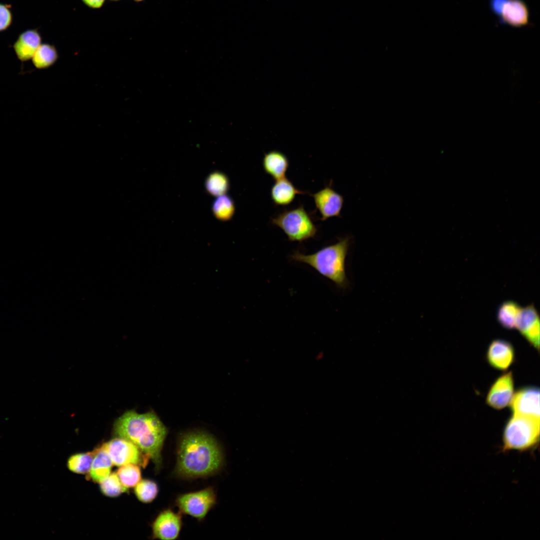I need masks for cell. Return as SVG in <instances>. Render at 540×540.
<instances>
[{"label": "cell", "instance_id": "1", "mask_svg": "<svg viewBox=\"0 0 540 540\" xmlns=\"http://www.w3.org/2000/svg\"><path fill=\"white\" fill-rule=\"evenodd\" d=\"M224 464L220 445L208 434L192 431L180 438L174 472L183 478H204L216 474Z\"/></svg>", "mask_w": 540, "mask_h": 540}, {"label": "cell", "instance_id": "2", "mask_svg": "<svg viewBox=\"0 0 540 540\" xmlns=\"http://www.w3.org/2000/svg\"><path fill=\"white\" fill-rule=\"evenodd\" d=\"M114 431L119 438L132 442L148 456L156 470L161 468L162 451L168 430L154 412L128 411L116 420Z\"/></svg>", "mask_w": 540, "mask_h": 540}, {"label": "cell", "instance_id": "3", "mask_svg": "<svg viewBox=\"0 0 540 540\" xmlns=\"http://www.w3.org/2000/svg\"><path fill=\"white\" fill-rule=\"evenodd\" d=\"M350 240L347 236L314 254H304L296 252L290 258L292 260L308 264L338 288H345L348 284L346 274L345 260Z\"/></svg>", "mask_w": 540, "mask_h": 540}, {"label": "cell", "instance_id": "4", "mask_svg": "<svg viewBox=\"0 0 540 540\" xmlns=\"http://www.w3.org/2000/svg\"><path fill=\"white\" fill-rule=\"evenodd\" d=\"M540 439V420L512 414L502 434L504 451H526L536 446Z\"/></svg>", "mask_w": 540, "mask_h": 540}, {"label": "cell", "instance_id": "5", "mask_svg": "<svg viewBox=\"0 0 540 540\" xmlns=\"http://www.w3.org/2000/svg\"><path fill=\"white\" fill-rule=\"evenodd\" d=\"M272 223L282 229L292 242H301L312 238L318 232L302 206L278 214L272 218Z\"/></svg>", "mask_w": 540, "mask_h": 540}, {"label": "cell", "instance_id": "6", "mask_svg": "<svg viewBox=\"0 0 540 540\" xmlns=\"http://www.w3.org/2000/svg\"><path fill=\"white\" fill-rule=\"evenodd\" d=\"M216 496L212 488L178 496L176 504L180 512L202 520L216 503Z\"/></svg>", "mask_w": 540, "mask_h": 540}, {"label": "cell", "instance_id": "7", "mask_svg": "<svg viewBox=\"0 0 540 540\" xmlns=\"http://www.w3.org/2000/svg\"><path fill=\"white\" fill-rule=\"evenodd\" d=\"M100 448L108 454L113 464L118 466L132 464L144 468L150 459L132 442L119 437L104 443Z\"/></svg>", "mask_w": 540, "mask_h": 540}, {"label": "cell", "instance_id": "8", "mask_svg": "<svg viewBox=\"0 0 540 540\" xmlns=\"http://www.w3.org/2000/svg\"><path fill=\"white\" fill-rule=\"evenodd\" d=\"M512 414L540 420V389L524 387L514 394L510 404Z\"/></svg>", "mask_w": 540, "mask_h": 540}, {"label": "cell", "instance_id": "9", "mask_svg": "<svg viewBox=\"0 0 540 540\" xmlns=\"http://www.w3.org/2000/svg\"><path fill=\"white\" fill-rule=\"evenodd\" d=\"M514 394V378L512 372L498 378L490 388L486 402L488 406L501 410L510 404Z\"/></svg>", "mask_w": 540, "mask_h": 540}, {"label": "cell", "instance_id": "10", "mask_svg": "<svg viewBox=\"0 0 540 540\" xmlns=\"http://www.w3.org/2000/svg\"><path fill=\"white\" fill-rule=\"evenodd\" d=\"M180 512L166 509L157 516L152 524L153 538L174 540L179 536L182 526Z\"/></svg>", "mask_w": 540, "mask_h": 540}, {"label": "cell", "instance_id": "11", "mask_svg": "<svg viewBox=\"0 0 540 540\" xmlns=\"http://www.w3.org/2000/svg\"><path fill=\"white\" fill-rule=\"evenodd\" d=\"M515 328L534 348L540 349V317L534 304L520 308Z\"/></svg>", "mask_w": 540, "mask_h": 540}, {"label": "cell", "instance_id": "12", "mask_svg": "<svg viewBox=\"0 0 540 540\" xmlns=\"http://www.w3.org/2000/svg\"><path fill=\"white\" fill-rule=\"evenodd\" d=\"M312 196L321 216L322 220L340 216L344 199L341 194L334 190L331 184L312 194Z\"/></svg>", "mask_w": 540, "mask_h": 540}, {"label": "cell", "instance_id": "13", "mask_svg": "<svg viewBox=\"0 0 540 540\" xmlns=\"http://www.w3.org/2000/svg\"><path fill=\"white\" fill-rule=\"evenodd\" d=\"M515 358L514 349L508 341L496 339L490 344L486 353L488 364L493 368L506 370L514 362Z\"/></svg>", "mask_w": 540, "mask_h": 540}, {"label": "cell", "instance_id": "14", "mask_svg": "<svg viewBox=\"0 0 540 540\" xmlns=\"http://www.w3.org/2000/svg\"><path fill=\"white\" fill-rule=\"evenodd\" d=\"M42 38L36 29H29L22 32L13 44L18 58L22 62L32 59L42 44Z\"/></svg>", "mask_w": 540, "mask_h": 540}, {"label": "cell", "instance_id": "15", "mask_svg": "<svg viewBox=\"0 0 540 540\" xmlns=\"http://www.w3.org/2000/svg\"><path fill=\"white\" fill-rule=\"evenodd\" d=\"M500 14L505 22L512 26H522L528 22V10L522 0H506Z\"/></svg>", "mask_w": 540, "mask_h": 540}, {"label": "cell", "instance_id": "16", "mask_svg": "<svg viewBox=\"0 0 540 540\" xmlns=\"http://www.w3.org/2000/svg\"><path fill=\"white\" fill-rule=\"evenodd\" d=\"M305 194V192L296 188L286 177L276 180L270 190L272 202L275 204L280 206L290 204L297 194Z\"/></svg>", "mask_w": 540, "mask_h": 540}, {"label": "cell", "instance_id": "17", "mask_svg": "<svg viewBox=\"0 0 540 540\" xmlns=\"http://www.w3.org/2000/svg\"><path fill=\"white\" fill-rule=\"evenodd\" d=\"M262 166L266 173L275 180L286 177L289 166L287 156L278 150H272L264 155Z\"/></svg>", "mask_w": 540, "mask_h": 540}, {"label": "cell", "instance_id": "18", "mask_svg": "<svg viewBox=\"0 0 540 540\" xmlns=\"http://www.w3.org/2000/svg\"><path fill=\"white\" fill-rule=\"evenodd\" d=\"M94 450V455L88 473V479L100 483L110 474L113 464L104 450L100 447Z\"/></svg>", "mask_w": 540, "mask_h": 540}, {"label": "cell", "instance_id": "19", "mask_svg": "<svg viewBox=\"0 0 540 540\" xmlns=\"http://www.w3.org/2000/svg\"><path fill=\"white\" fill-rule=\"evenodd\" d=\"M520 306L513 300H506L500 306L496 313L499 324L508 330L515 328L516 322Z\"/></svg>", "mask_w": 540, "mask_h": 540}, {"label": "cell", "instance_id": "20", "mask_svg": "<svg viewBox=\"0 0 540 540\" xmlns=\"http://www.w3.org/2000/svg\"><path fill=\"white\" fill-rule=\"evenodd\" d=\"M58 54L55 47L48 44H41L32 58L34 67L38 69L47 68L55 63Z\"/></svg>", "mask_w": 540, "mask_h": 540}, {"label": "cell", "instance_id": "21", "mask_svg": "<svg viewBox=\"0 0 540 540\" xmlns=\"http://www.w3.org/2000/svg\"><path fill=\"white\" fill-rule=\"evenodd\" d=\"M204 186L208 194L217 197L226 194L230 188V182L224 174L214 172L207 176Z\"/></svg>", "mask_w": 540, "mask_h": 540}, {"label": "cell", "instance_id": "22", "mask_svg": "<svg viewBox=\"0 0 540 540\" xmlns=\"http://www.w3.org/2000/svg\"><path fill=\"white\" fill-rule=\"evenodd\" d=\"M235 210L234 200L226 194L217 196L212 205L214 215L220 220L226 221L232 219Z\"/></svg>", "mask_w": 540, "mask_h": 540}, {"label": "cell", "instance_id": "23", "mask_svg": "<svg viewBox=\"0 0 540 540\" xmlns=\"http://www.w3.org/2000/svg\"><path fill=\"white\" fill-rule=\"evenodd\" d=\"M94 455V450L72 455L68 460V467L70 470L77 474H88Z\"/></svg>", "mask_w": 540, "mask_h": 540}, {"label": "cell", "instance_id": "24", "mask_svg": "<svg viewBox=\"0 0 540 540\" xmlns=\"http://www.w3.org/2000/svg\"><path fill=\"white\" fill-rule=\"evenodd\" d=\"M116 473L126 488L135 486L141 480L140 469L136 464H128L121 466Z\"/></svg>", "mask_w": 540, "mask_h": 540}, {"label": "cell", "instance_id": "25", "mask_svg": "<svg viewBox=\"0 0 540 540\" xmlns=\"http://www.w3.org/2000/svg\"><path fill=\"white\" fill-rule=\"evenodd\" d=\"M135 486L134 492L136 498L144 503L153 501L158 492L157 484L152 480H140Z\"/></svg>", "mask_w": 540, "mask_h": 540}, {"label": "cell", "instance_id": "26", "mask_svg": "<svg viewBox=\"0 0 540 540\" xmlns=\"http://www.w3.org/2000/svg\"><path fill=\"white\" fill-rule=\"evenodd\" d=\"M100 484L102 492L106 496L116 497L126 491L122 484L116 473H110Z\"/></svg>", "mask_w": 540, "mask_h": 540}, {"label": "cell", "instance_id": "27", "mask_svg": "<svg viewBox=\"0 0 540 540\" xmlns=\"http://www.w3.org/2000/svg\"><path fill=\"white\" fill-rule=\"evenodd\" d=\"M11 6L0 3V32L6 30L12 24V14Z\"/></svg>", "mask_w": 540, "mask_h": 540}, {"label": "cell", "instance_id": "28", "mask_svg": "<svg viewBox=\"0 0 540 540\" xmlns=\"http://www.w3.org/2000/svg\"><path fill=\"white\" fill-rule=\"evenodd\" d=\"M506 0H492V6L493 10L500 14L502 8Z\"/></svg>", "mask_w": 540, "mask_h": 540}, {"label": "cell", "instance_id": "29", "mask_svg": "<svg viewBox=\"0 0 540 540\" xmlns=\"http://www.w3.org/2000/svg\"><path fill=\"white\" fill-rule=\"evenodd\" d=\"M84 2L92 8H99L103 4L104 0H82Z\"/></svg>", "mask_w": 540, "mask_h": 540}, {"label": "cell", "instance_id": "30", "mask_svg": "<svg viewBox=\"0 0 540 540\" xmlns=\"http://www.w3.org/2000/svg\"><path fill=\"white\" fill-rule=\"evenodd\" d=\"M136 0V2H140V1L143 0Z\"/></svg>", "mask_w": 540, "mask_h": 540}]
</instances>
